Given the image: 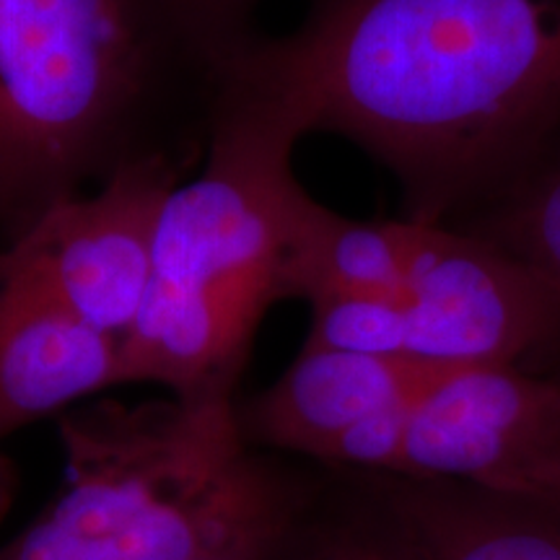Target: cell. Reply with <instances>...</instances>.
Here are the masks:
<instances>
[{
	"label": "cell",
	"instance_id": "16",
	"mask_svg": "<svg viewBox=\"0 0 560 560\" xmlns=\"http://www.w3.org/2000/svg\"><path fill=\"white\" fill-rule=\"evenodd\" d=\"M272 545H244V548H231L221 552H210V556L195 558V560H268L272 552Z\"/></svg>",
	"mask_w": 560,
	"mask_h": 560
},
{
	"label": "cell",
	"instance_id": "9",
	"mask_svg": "<svg viewBox=\"0 0 560 560\" xmlns=\"http://www.w3.org/2000/svg\"><path fill=\"white\" fill-rule=\"evenodd\" d=\"M117 384L120 340L39 289L0 278V439Z\"/></svg>",
	"mask_w": 560,
	"mask_h": 560
},
{
	"label": "cell",
	"instance_id": "13",
	"mask_svg": "<svg viewBox=\"0 0 560 560\" xmlns=\"http://www.w3.org/2000/svg\"><path fill=\"white\" fill-rule=\"evenodd\" d=\"M306 304L312 319L304 346L408 361L400 299L376 293H322Z\"/></svg>",
	"mask_w": 560,
	"mask_h": 560
},
{
	"label": "cell",
	"instance_id": "4",
	"mask_svg": "<svg viewBox=\"0 0 560 560\" xmlns=\"http://www.w3.org/2000/svg\"><path fill=\"white\" fill-rule=\"evenodd\" d=\"M60 444L66 488L0 560H195L283 529V493L234 400L70 408Z\"/></svg>",
	"mask_w": 560,
	"mask_h": 560
},
{
	"label": "cell",
	"instance_id": "1",
	"mask_svg": "<svg viewBox=\"0 0 560 560\" xmlns=\"http://www.w3.org/2000/svg\"><path fill=\"white\" fill-rule=\"evenodd\" d=\"M215 86L382 164L405 221L446 223L560 130V0H310L252 34Z\"/></svg>",
	"mask_w": 560,
	"mask_h": 560
},
{
	"label": "cell",
	"instance_id": "10",
	"mask_svg": "<svg viewBox=\"0 0 560 560\" xmlns=\"http://www.w3.org/2000/svg\"><path fill=\"white\" fill-rule=\"evenodd\" d=\"M425 486L402 506L412 560H560V506Z\"/></svg>",
	"mask_w": 560,
	"mask_h": 560
},
{
	"label": "cell",
	"instance_id": "2",
	"mask_svg": "<svg viewBox=\"0 0 560 560\" xmlns=\"http://www.w3.org/2000/svg\"><path fill=\"white\" fill-rule=\"evenodd\" d=\"M299 140L268 104L215 89L206 164L161 210L149 291L120 340L122 384H161L190 402L234 400L262 317L291 299L314 200L293 174Z\"/></svg>",
	"mask_w": 560,
	"mask_h": 560
},
{
	"label": "cell",
	"instance_id": "5",
	"mask_svg": "<svg viewBox=\"0 0 560 560\" xmlns=\"http://www.w3.org/2000/svg\"><path fill=\"white\" fill-rule=\"evenodd\" d=\"M389 475L560 506V380L516 366L433 371Z\"/></svg>",
	"mask_w": 560,
	"mask_h": 560
},
{
	"label": "cell",
	"instance_id": "11",
	"mask_svg": "<svg viewBox=\"0 0 560 560\" xmlns=\"http://www.w3.org/2000/svg\"><path fill=\"white\" fill-rule=\"evenodd\" d=\"M408 221H353L310 202L291 270V299L322 293L402 296Z\"/></svg>",
	"mask_w": 560,
	"mask_h": 560
},
{
	"label": "cell",
	"instance_id": "6",
	"mask_svg": "<svg viewBox=\"0 0 560 560\" xmlns=\"http://www.w3.org/2000/svg\"><path fill=\"white\" fill-rule=\"evenodd\" d=\"M405 355L433 371L560 363V312L520 260L450 223L408 221ZM552 376V374H550Z\"/></svg>",
	"mask_w": 560,
	"mask_h": 560
},
{
	"label": "cell",
	"instance_id": "7",
	"mask_svg": "<svg viewBox=\"0 0 560 560\" xmlns=\"http://www.w3.org/2000/svg\"><path fill=\"white\" fill-rule=\"evenodd\" d=\"M185 159L149 153L94 190L47 208L0 247V278L39 289L86 325L122 340L149 291L161 210L187 172Z\"/></svg>",
	"mask_w": 560,
	"mask_h": 560
},
{
	"label": "cell",
	"instance_id": "3",
	"mask_svg": "<svg viewBox=\"0 0 560 560\" xmlns=\"http://www.w3.org/2000/svg\"><path fill=\"white\" fill-rule=\"evenodd\" d=\"M213 75L149 0H0V236L156 151L179 89Z\"/></svg>",
	"mask_w": 560,
	"mask_h": 560
},
{
	"label": "cell",
	"instance_id": "8",
	"mask_svg": "<svg viewBox=\"0 0 560 560\" xmlns=\"http://www.w3.org/2000/svg\"><path fill=\"white\" fill-rule=\"evenodd\" d=\"M431 374L405 359L304 346L272 387L236 408V418L252 446L322 462L348 431L408 400Z\"/></svg>",
	"mask_w": 560,
	"mask_h": 560
},
{
	"label": "cell",
	"instance_id": "12",
	"mask_svg": "<svg viewBox=\"0 0 560 560\" xmlns=\"http://www.w3.org/2000/svg\"><path fill=\"white\" fill-rule=\"evenodd\" d=\"M446 223L529 268L560 312V130L501 185Z\"/></svg>",
	"mask_w": 560,
	"mask_h": 560
},
{
	"label": "cell",
	"instance_id": "14",
	"mask_svg": "<svg viewBox=\"0 0 560 560\" xmlns=\"http://www.w3.org/2000/svg\"><path fill=\"white\" fill-rule=\"evenodd\" d=\"M185 50L213 75L252 34L260 0H149Z\"/></svg>",
	"mask_w": 560,
	"mask_h": 560
},
{
	"label": "cell",
	"instance_id": "15",
	"mask_svg": "<svg viewBox=\"0 0 560 560\" xmlns=\"http://www.w3.org/2000/svg\"><path fill=\"white\" fill-rule=\"evenodd\" d=\"M314 560H412L408 550H395L384 542H371L363 537H342L325 545Z\"/></svg>",
	"mask_w": 560,
	"mask_h": 560
}]
</instances>
